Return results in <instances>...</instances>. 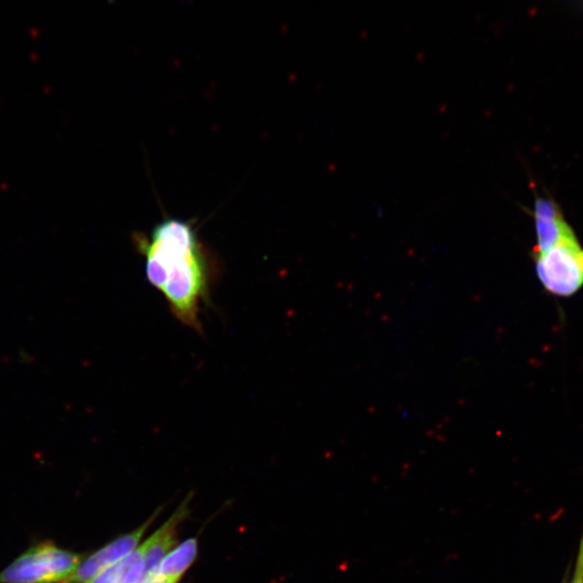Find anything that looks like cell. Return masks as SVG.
Segmentation results:
<instances>
[{
    "instance_id": "cell-1",
    "label": "cell",
    "mask_w": 583,
    "mask_h": 583,
    "mask_svg": "<svg viewBox=\"0 0 583 583\" xmlns=\"http://www.w3.org/2000/svg\"><path fill=\"white\" fill-rule=\"evenodd\" d=\"M145 257V274L170 305L173 315L199 331L200 309L209 291L208 255L189 221L167 219L135 238Z\"/></svg>"
},
{
    "instance_id": "cell-5",
    "label": "cell",
    "mask_w": 583,
    "mask_h": 583,
    "mask_svg": "<svg viewBox=\"0 0 583 583\" xmlns=\"http://www.w3.org/2000/svg\"><path fill=\"white\" fill-rule=\"evenodd\" d=\"M156 517L157 513L138 530L116 539L110 545L92 554L89 559L80 563L76 572L65 583H91L105 568L126 558L138 547L144 533Z\"/></svg>"
},
{
    "instance_id": "cell-6",
    "label": "cell",
    "mask_w": 583,
    "mask_h": 583,
    "mask_svg": "<svg viewBox=\"0 0 583 583\" xmlns=\"http://www.w3.org/2000/svg\"><path fill=\"white\" fill-rule=\"evenodd\" d=\"M188 501L189 498H187L184 501V504L175 511L172 517L141 546L143 549L145 567L144 581L155 574L162 559H164L168 552L176 545L179 524L185 519L188 513Z\"/></svg>"
},
{
    "instance_id": "cell-4",
    "label": "cell",
    "mask_w": 583,
    "mask_h": 583,
    "mask_svg": "<svg viewBox=\"0 0 583 583\" xmlns=\"http://www.w3.org/2000/svg\"><path fill=\"white\" fill-rule=\"evenodd\" d=\"M532 214L536 232L533 255L544 253L565 238L576 234L558 203L549 196L536 197Z\"/></svg>"
},
{
    "instance_id": "cell-3",
    "label": "cell",
    "mask_w": 583,
    "mask_h": 583,
    "mask_svg": "<svg viewBox=\"0 0 583 583\" xmlns=\"http://www.w3.org/2000/svg\"><path fill=\"white\" fill-rule=\"evenodd\" d=\"M533 256L537 278L551 295L568 298L583 289V246L576 234Z\"/></svg>"
},
{
    "instance_id": "cell-7",
    "label": "cell",
    "mask_w": 583,
    "mask_h": 583,
    "mask_svg": "<svg viewBox=\"0 0 583 583\" xmlns=\"http://www.w3.org/2000/svg\"><path fill=\"white\" fill-rule=\"evenodd\" d=\"M198 542L188 539L179 548L166 555L155 574L143 583H178L197 558Z\"/></svg>"
},
{
    "instance_id": "cell-2",
    "label": "cell",
    "mask_w": 583,
    "mask_h": 583,
    "mask_svg": "<svg viewBox=\"0 0 583 583\" xmlns=\"http://www.w3.org/2000/svg\"><path fill=\"white\" fill-rule=\"evenodd\" d=\"M80 563L81 555L43 542L4 569L0 583H65Z\"/></svg>"
}]
</instances>
